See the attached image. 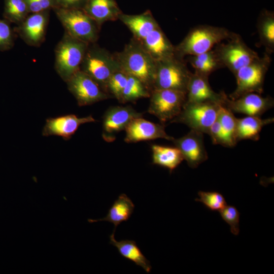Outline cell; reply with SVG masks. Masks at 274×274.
Here are the masks:
<instances>
[{
  "mask_svg": "<svg viewBox=\"0 0 274 274\" xmlns=\"http://www.w3.org/2000/svg\"><path fill=\"white\" fill-rule=\"evenodd\" d=\"M95 121L92 115L78 117L74 114H68L49 118L46 120L42 135L44 136L56 135L61 136L64 140H68L81 125Z\"/></svg>",
  "mask_w": 274,
  "mask_h": 274,
  "instance_id": "obj_16",
  "label": "cell"
},
{
  "mask_svg": "<svg viewBox=\"0 0 274 274\" xmlns=\"http://www.w3.org/2000/svg\"><path fill=\"white\" fill-rule=\"evenodd\" d=\"M140 117H143V113L137 112L130 106L109 108L102 119L103 139L107 142L114 141L117 133L125 130L132 120Z\"/></svg>",
  "mask_w": 274,
  "mask_h": 274,
  "instance_id": "obj_12",
  "label": "cell"
},
{
  "mask_svg": "<svg viewBox=\"0 0 274 274\" xmlns=\"http://www.w3.org/2000/svg\"><path fill=\"white\" fill-rule=\"evenodd\" d=\"M208 77L192 73L186 92L185 103L213 102L224 106L228 97L224 92H216L210 86Z\"/></svg>",
  "mask_w": 274,
  "mask_h": 274,
  "instance_id": "obj_17",
  "label": "cell"
},
{
  "mask_svg": "<svg viewBox=\"0 0 274 274\" xmlns=\"http://www.w3.org/2000/svg\"><path fill=\"white\" fill-rule=\"evenodd\" d=\"M256 28L260 43L265 49V53L271 55L274 52V13L262 10L257 18Z\"/></svg>",
  "mask_w": 274,
  "mask_h": 274,
  "instance_id": "obj_26",
  "label": "cell"
},
{
  "mask_svg": "<svg viewBox=\"0 0 274 274\" xmlns=\"http://www.w3.org/2000/svg\"><path fill=\"white\" fill-rule=\"evenodd\" d=\"M203 134L191 129L186 135L178 139L174 138L172 141L191 168H196L208 158Z\"/></svg>",
  "mask_w": 274,
  "mask_h": 274,
  "instance_id": "obj_13",
  "label": "cell"
},
{
  "mask_svg": "<svg viewBox=\"0 0 274 274\" xmlns=\"http://www.w3.org/2000/svg\"><path fill=\"white\" fill-rule=\"evenodd\" d=\"M62 8L83 9L86 0H57Z\"/></svg>",
  "mask_w": 274,
  "mask_h": 274,
  "instance_id": "obj_37",
  "label": "cell"
},
{
  "mask_svg": "<svg viewBox=\"0 0 274 274\" xmlns=\"http://www.w3.org/2000/svg\"><path fill=\"white\" fill-rule=\"evenodd\" d=\"M114 235L115 233L113 232L110 235V244L116 248L121 256L141 267L147 273H149L152 269V266L136 242L130 239L118 241L116 240Z\"/></svg>",
  "mask_w": 274,
  "mask_h": 274,
  "instance_id": "obj_23",
  "label": "cell"
},
{
  "mask_svg": "<svg viewBox=\"0 0 274 274\" xmlns=\"http://www.w3.org/2000/svg\"><path fill=\"white\" fill-rule=\"evenodd\" d=\"M134 204L126 194H120L113 202L106 217L99 219H89L90 223L107 221L114 224L113 233H115L117 226L127 221L131 216L134 209Z\"/></svg>",
  "mask_w": 274,
  "mask_h": 274,
  "instance_id": "obj_22",
  "label": "cell"
},
{
  "mask_svg": "<svg viewBox=\"0 0 274 274\" xmlns=\"http://www.w3.org/2000/svg\"><path fill=\"white\" fill-rule=\"evenodd\" d=\"M82 9L99 26L118 19L122 13L115 0H86Z\"/></svg>",
  "mask_w": 274,
  "mask_h": 274,
  "instance_id": "obj_20",
  "label": "cell"
},
{
  "mask_svg": "<svg viewBox=\"0 0 274 274\" xmlns=\"http://www.w3.org/2000/svg\"><path fill=\"white\" fill-rule=\"evenodd\" d=\"M119 19L131 31L133 38L141 41L151 32L159 27L151 12L147 10L143 13L129 15L122 13Z\"/></svg>",
  "mask_w": 274,
  "mask_h": 274,
  "instance_id": "obj_21",
  "label": "cell"
},
{
  "mask_svg": "<svg viewBox=\"0 0 274 274\" xmlns=\"http://www.w3.org/2000/svg\"><path fill=\"white\" fill-rule=\"evenodd\" d=\"M214 50L223 67L228 68L233 75L259 57L238 34L226 43L217 44Z\"/></svg>",
  "mask_w": 274,
  "mask_h": 274,
  "instance_id": "obj_9",
  "label": "cell"
},
{
  "mask_svg": "<svg viewBox=\"0 0 274 274\" xmlns=\"http://www.w3.org/2000/svg\"><path fill=\"white\" fill-rule=\"evenodd\" d=\"M128 75L119 70L115 72L110 78L107 84L108 93L119 101L125 86Z\"/></svg>",
  "mask_w": 274,
  "mask_h": 274,
  "instance_id": "obj_32",
  "label": "cell"
},
{
  "mask_svg": "<svg viewBox=\"0 0 274 274\" xmlns=\"http://www.w3.org/2000/svg\"><path fill=\"white\" fill-rule=\"evenodd\" d=\"M14 39L10 22L6 19H0V51L11 49L14 44Z\"/></svg>",
  "mask_w": 274,
  "mask_h": 274,
  "instance_id": "obj_34",
  "label": "cell"
},
{
  "mask_svg": "<svg viewBox=\"0 0 274 274\" xmlns=\"http://www.w3.org/2000/svg\"><path fill=\"white\" fill-rule=\"evenodd\" d=\"M151 91L136 77L128 75L125 86L119 102L125 104L133 102L140 98L149 97Z\"/></svg>",
  "mask_w": 274,
  "mask_h": 274,
  "instance_id": "obj_29",
  "label": "cell"
},
{
  "mask_svg": "<svg viewBox=\"0 0 274 274\" xmlns=\"http://www.w3.org/2000/svg\"><path fill=\"white\" fill-rule=\"evenodd\" d=\"M236 35L223 27L209 25L195 26L175 46L176 56L183 59L187 55L194 56L206 52L223 41L233 38Z\"/></svg>",
  "mask_w": 274,
  "mask_h": 274,
  "instance_id": "obj_2",
  "label": "cell"
},
{
  "mask_svg": "<svg viewBox=\"0 0 274 274\" xmlns=\"http://www.w3.org/2000/svg\"><path fill=\"white\" fill-rule=\"evenodd\" d=\"M198 194L199 198L195 201L202 202L211 211L219 212L227 205L224 197L218 192L200 191Z\"/></svg>",
  "mask_w": 274,
  "mask_h": 274,
  "instance_id": "obj_31",
  "label": "cell"
},
{
  "mask_svg": "<svg viewBox=\"0 0 274 274\" xmlns=\"http://www.w3.org/2000/svg\"><path fill=\"white\" fill-rule=\"evenodd\" d=\"M220 215L230 228L231 232L237 235L239 232V213L236 207L226 205L219 211Z\"/></svg>",
  "mask_w": 274,
  "mask_h": 274,
  "instance_id": "obj_33",
  "label": "cell"
},
{
  "mask_svg": "<svg viewBox=\"0 0 274 274\" xmlns=\"http://www.w3.org/2000/svg\"><path fill=\"white\" fill-rule=\"evenodd\" d=\"M220 122L223 137V146L232 147L236 143V118L233 113L221 106L217 118Z\"/></svg>",
  "mask_w": 274,
  "mask_h": 274,
  "instance_id": "obj_28",
  "label": "cell"
},
{
  "mask_svg": "<svg viewBox=\"0 0 274 274\" xmlns=\"http://www.w3.org/2000/svg\"><path fill=\"white\" fill-rule=\"evenodd\" d=\"M27 12L25 0H6L4 16L9 22L19 24L26 18Z\"/></svg>",
  "mask_w": 274,
  "mask_h": 274,
  "instance_id": "obj_30",
  "label": "cell"
},
{
  "mask_svg": "<svg viewBox=\"0 0 274 274\" xmlns=\"http://www.w3.org/2000/svg\"><path fill=\"white\" fill-rule=\"evenodd\" d=\"M114 54L121 70L139 79L151 92L153 91L156 61L139 41L133 38L121 52Z\"/></svg>",
  "mask_w": 274,
  "mask_h": 274,
  "instance_id": "obj_1",
  "label": "cell"
},
{
  "mask_svg": "<svg viewBox=\"0 0 274 274\" xmlns=\"http://www.w3.org/2000/svg\"><path fill=\"white\" fill-rule=\"evenodd\" d=\"M189 62L194 73L208 77L214 71L223 67L214 49L194 56H190Z\"/></svg>",
  "mask_w": 274,
  "mask_h": 274,
  "instance_id": "obj_27",
  "label": "cell"
},
{
  "mask_svg": "<svg viewBox=\"0 0 274 274\" xmlns=\"http://www.w3.org/2000/svg\"><path fill=\"white\" fill-rule=\"evenodd\" d=\"M273 106L274 100L270 96L263 97L260 94L250 93L235 99L227 97L224 106L233 113L260 117Z\"/></svg>",
  "mask_w": 274,
  "mask_h": 274,
  "instance_id": "obj_14",
  "label": "cell"
},
{
  "mask_svg": "<svg viewBox=\"0 0 274 274\" xmlns=\"http://www.w3.org/2000/svg\"><path fill=\"white\" fill-rule=\"evenodd\" d=\"M48 23L46 13H33L18 24L16 31L27 44L38 47L45 40Z\"/></svg>",
  "mask_w": 274,
  "mask_h": 274,
  "instance_id": "obj_18",
  "label": "cell"
},
{
  "mask_svg": "<svg viewBox=\"0 0 274 274\" xmlns=\"http://www.w3.org/2000/svg\"><path fill=\"white\" fill-rule=\"evenodd\" d=\"M152 163L168 169L171 173L184 160L181 151L174 147L153 144Z\"/></svg>",
  "mask_w": 274,
  "mask_h": 274,
  "instance_id": "obj_25",
  "label": "cell"
},
{
  "mask_svg": "<svg viewBox=\"0 0 274 274\" xmlns=\"http://www.w3.org/2000/svg\"><path fill=\"white\" fill-rule=\"evenodd\" d=\"M271 62L270 55L265 53L249 64L238 70L234 75L236 87L229 95L235 99L250 93L261 94L263 92L265 77Z\"/></svg>",
  "mask_w": 274,
  "mask_h": 274,
  "instance_id": "obj_5",
  "label": "cell"
},
{
  "mask_svg": "<svg viewBox=\"0 0 274 274\" xmlns=\"http://www.w3.org/2000/svg\"><path fill=\"white\" fill-rule=\"evenodd\" d=\"M89 44L66 32L55 49V69L65 82L80 70Z\"/></svg>",
  "mask_w": 274,
  "mask_h": 274,
  "instance_id": "obj_4",
  "label": "cell"
},
{
  "mask_svg": "<svg viewBox=\"0 0 274 274\" xmlns=\"http://www.w3.org/2000/svg\"><path fill=\"white\" fill-rule=\"evenodd\" d=\"M28 11L32 13L44 12L53 6V0H25Z\"/></svg>",
  "mask_w": 274,
  "mask_h": 274,
  "instance_id": "obj_35",
  "label": "cell"
},
{
  "mask_svg": "<svg viewBox=\"0 0 274 274\" xmlns=\"http://www.w3.org/2000/svg\"><path fill=\"white\" fill-rule=\"evenodd\" d=\"M208 134L210 136L213 144L223 146V134L221 127L218 119L210 127Z\"/></svg>",
  "mask_w": 274,
  "mask_h": 274,
  "instance_id": "obj_36",
  "label": "cell"
},
{
  "mask_svg": "<svg viewBox=\"0 0 274 274\" xmlns=\"http://www.w3.org/2000/svg\"><path fill=\"white\" fill-rule=\"evenodd\" d=\"M143 47L156 62L176 56L175 47L159 27L140 41Z\"/></svg>",
  "mask_w": 274,
  "mask_h": 274,
  "instance_id": "obj_19",
  "label": "cell"
},
{
  "mask_svg": "<svg viewBox=\"0 0 274 274\" xmlns=\"http://www.w3.org/2000/svg\"><path fill=\"white\" fill-rule=\"evenodd\" d=\"M274 121L273 118L261 119L260 117L247 116L236 119V140L237 143L243 140L258 141L262 128Z\"/></svg>",
  "mask_w": 274,
  "mask_h": 274,
  "instance_id": "obj_24",
  "label": "cell"
},
{
  "mask_svg": "<svg viewBox=\"0 0 274 274\" xmlns=\"http://www.w3.org/2000/svg\"><path fill=\"white\" fill-rule=\"evenodd\" d=\"M124 141L128 143L164 139L170 141L174 138L167 134L163 124L155 123L142 117L132 120L125 129Z\"/></svg>",
  "mask_w": 274,
  "mask_h": 274,
  "instance_id": "obj_15",
  "label": "cell"
},
{
  "mask_svg": "<svg viewBox=\"0 0 274 274\" xmlns=\"http://www.w3.org/2000/svg\"><path fill=\"white\" fill-rule=\"evenodd\" d=\"M149 97L148 113L164 124L171 122L180 114L186 100V93L171 89H154Z\"/></svg>",
  "mask_w": 274,
  "mask_h": 274,
  "instance_id": "obj_10",
  "label": "cell"
},
{
  "mask_svg": "<svg viewBox=\"0 0 274 274\" xmlns=\"http://www.w3.org/2000/svg\"><path fill=\"white\" fill-rule=\"evenodd\" d=\"M66 82L68 90L75 97L79 106L92 105L111 96L89 76L80 70Z\"/></svg>",
  "mask_w": 274,
  "mask_h": 274,
  "instance_id": "obj_11",
  "label": "cell"
},
{
  "mask_svg": "<svg viewBox=\"0 0 274 274\" xmlns=\"http://www.w3.org/2000/svg\"><path fill=\"white\" fill-rule=\"evenodd\" d=\"M56 14L68 35L89 44L97 41L99 26L83 9L61 8Z\"/></svg>",
  "mask_w": 274,
  "mask_h": 274,
  "instance_id": "obj_7",
  "label": "cell"
},
{
  "mask_svg": "<svg viewBox=\"0 0 274 274\" xmlns=\"http://www.w3.org/2000/svg\"><path fill=\"white\" fill-rule=\"evenodd\" d=\"M221 106L211 101L185 103L180 114L170 122L182 123L192 130L208 134L217 119Z\"/></svg>",
  "mask_w": 274,
  "mask_h": 274,
  "instance_id": "obj_8",
  "label": "cell"
},
{
  "mask_svg": "<svg viewBox=\"0 0 274 274\" xmlns=\"http://www.w3.org/2000/svg\"><path fill=\"white\" fill-rule=\"evenodd\" d=\"M192 73L184 59L176 56L157 61L153 90L171 89L186 93Z\"/></svg>",
  "mask_w": 274,
  "mask_h": 274,
  "instance_id": "obj_6",
  "label": "cell"
},
{
  "mask_svg": "<svg viewBox=\"0 0 274 274\" xmlns=\"http://www.w3.org/2000/svg\"><path fill=\"white\" fill-rule=\"evenodd\" d=\"M80 70L89 76L108 93L107 84L110 78L121 69L114 54L97 45L89 44Z\"/></svg>",
  "mask_w": 274,
  "mask_h": 274,
  "instance_id": "obj_3",
  "label": "cell"
}]
</instances>
